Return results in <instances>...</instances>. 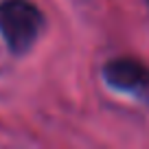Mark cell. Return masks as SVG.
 I'll list each match as a JSON object with an SVG mask.
<instances>
[{"label": "cell", "mask_w": 149, "mask_h": 149, "mask_svg": "<svg viewBox=\"0 0 149 149\" xmlns=\"http://www.w3.org/2000/svg\"><path fill=\"white\" fill-rule=\"evenodd\" d=\"M44 26V18L29 0H2L0 2V37L7 48L22 55L35 44Z\"/></svg>", "instance_id": "cell-1"}, {"label": "cell", "mask_w": 149, "mask_h": 149, "mask_svg": "<svg viewBox=\"0 0 149 149\" xmlns=\"http://www.w3.org/2000/svg\"><path fill=\"white\" fill-rule=\"evenodd\" d=\"M103 79L114 90L149 103V68L130 57H118L103 66Z\"/></svg>", "instance_id": "cell-2"}]
</instances>
